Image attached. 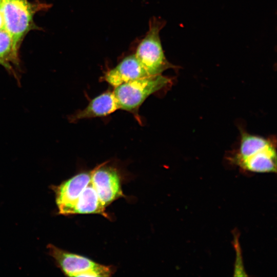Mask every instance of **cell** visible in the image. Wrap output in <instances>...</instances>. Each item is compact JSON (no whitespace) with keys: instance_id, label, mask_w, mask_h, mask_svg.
<instances>
[{"instance_id":"obj_12","label":"cell","mask_w":277,"mask_h":277,"mask_svg":"<svg viewBox=\"0 0 277 277\" xmlns=\"http://www.w3.org/2000/svg\"><path fill=\"white\" fill-rule=\"evenodd\" d=\"M5 30L4 23L2 12L0 10V30Z\"/></svg>"},{"instance_id":"obj_6","label":"cell","mask_w":277,"mask_h":277,"mask_svg":"<svg viewBox=\"0 0 277 277\" xmlns=\"http://www.w3.org/2000/svg\"><path fill=\"white\" fill-rule=\"evenodd\" d=\"M106 164L104 163L91 171V180L105 208L115 200L125 196L118 172Z\"/></svg>"},{"instance_id":"obj_3","label":"cell","mask_w":277,"mask_h":277,"mask_svg":"<svg viewBox=\"0 0 277 277\" xmlns=\"http://www.w3.org/2000/svg\"><path fill=\"white\" fill-rule=\"evenodd\" d=\"M164 26L162 21L153 18L145 36L140 43L134 53L149 76L162 74L168 69L176 66L168 61L161 44L160 32Z\"/></svg>"},{"instance_id":"obj_11","label":"cell","mask_w":277,"mask_h":277,"mask_svg":"<svg viewBox=\"0 0 277 277\" xmlns=\"http://www.w3.org/2000/svg\"><path fill=\"white\" fill-rule=\"evenodd\" d=\"M17 52L8 33L5 30H0V64L7 68H10V63L17 64Z\"/></svg>"},{"instance_id":"obj_2","label":"cell","mask_w":277,"mask_h":277,"mask_svg":"<svg viewBox=\"0 0 277 277\" xmlns=\"http://www.w3.org/2000/svg\"><path fill=\"white\" fill-rule=\"evenodd\" d=\"M171 82L170 78L162 75L147 76L122 84L113 91L119 109L133 114L141 122L138 110L150 95L161 90Z\"/></svg>"},{"instance_id":"obj_10","label":"cell","mask_w":277,"mask_h":277,"mask_svg":"<svg viewBox=\"0 0 277 277\" xmlns=\"http://www.w3.org/2000/svg\"><path fill=\"white\" fill-rule=\"evenodd\" d=\"M90 180L84 188L70 208L68 215L74 214H100L108 217Z\"/></svg>"},{"instance_id":"obj_5","label":"cell","mask_w":277,"mask_h":277,"mask_svg":"<svg viewBox=\"0 0 277 277\" xmlns=\"http://www.w3.org/2000/svg\"><path fill=\"white\" fill-rule=\"evenodd\" d=\"M49 254L62 271L68 276H110L114 272L112 266L100 264L80 255L62 250L52 244L47 246Z\"/></svg>"},{"instance_id":"obj_1","label":"cell","mask_w":277,"mask_h":277,"mask_svg":"<svg viewBox=\"0 0 277 277\" xmlns=\"http://www.w3.org/2000/svg\"><path fill=\"white\" fill-rule=\"evenodd\" d=\"M242 169L256 173L276 171V150L269 138L241 131L239 147L230 158Z\"/></svg>"},{"instance_id":"obj_7","label":"cell","mask_w":277,"mask_h":277,"mask_svg":"<svg viewBox=\"0 0 277 277\" xmlns=\"http://www.w3.org/2000/svg\"><path fill=\"white\" fill-rule=\"evenodd\" d=\"M91 180V171L79 173L58 186L52 187L58 213L68 215L69 211L84 188Z\"/></svg>"},{"instance_id":"obj_4","label":"cell","mask_w":277,"mask_h":277,"mask_svg":"<svg viewBox=\"0 0 277 277\" xmlns=\"http://www.w3.org/2000/svg\"><path fill=\"white\" fill-rule=\"evenodd\" d=\"M36 6L27 0H2L0 10L5 30L11 37L14 48L18 51L24 36L35 28L33 16Z\"/></svg>"},{"instance_id":"obj_9","label":"cell","mask_w":277,"mask_h":277,"mask_svg":"<svg viewBox=\"0 0 277 277\" xmlns=\"http://www.w3.org/2000/svg\"><path fill=\"white\" fill-rule=\"evenodd\" d=\"M118 109L113 91L108 90L91 100L84 109L73 114L70 120L73 122L82 119L104 117Z\"/></svg>"},{"instance_id":"obj_13","label":"cell","mask_w":277,"mask_h":277,"mask_svg":"<svg viewBox=\"0 0 277 277\" xmlns=\"http://www.w3.org/2000/svg\"><path fill=\"white\" fill-rule=\"evenodd\" d=\"M1 1H2V0H0V4H1Z\"/></svg>"},{"instance_id":"obj_8","label":"cell","mask_w":277,"mask_h":277,"mask_svg":"<svg viewBox=\"0 0 277 277\" xmlns=\"http://www.w3.org/2000/svg\"><path fill=\"white\" fill-rule=\"evenodd\" d=\"M147 76L149 75L133 54L125 57L115 67L107 71L104 80L114 88Z\"/></svg>"}]
</instances>
